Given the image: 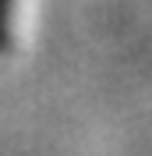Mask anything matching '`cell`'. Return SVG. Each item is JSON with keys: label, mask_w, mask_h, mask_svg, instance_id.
I'll list each match as a JSON object with an SVG mask.
<instances>
[{"label": "cell", "mask_w": 152, "mask_h": 156, "mask_svg": "<svg viewBox=\"0 0 152 156\" xmlns=\"http://www.w3.org/2000/svg\"><path fill=\"white\" fill-rule=\"evenodd\" d=\"M11 7L14 0H0V50H7L11 43Z\"/></svg>", "instance_id": "1"}]
</instances>
